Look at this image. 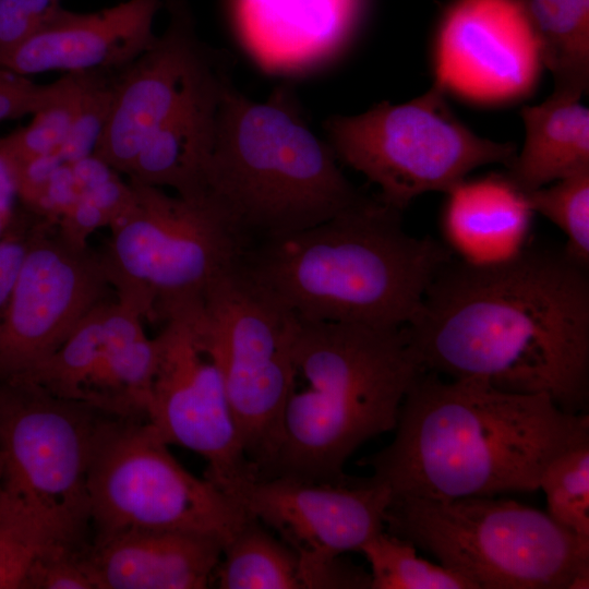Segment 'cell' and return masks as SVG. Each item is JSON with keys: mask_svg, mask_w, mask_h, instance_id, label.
Instances as JSON below:
<instances>
[{"mask_svg": "<svg viewBox=\"0 0 589 589\" xmlns=\"http://www.w3.org/2000/svg\"><path fill=\"white\" fill-rule=\"evenodd\" d=\"M406 329L424 370L587 410L589 272L563 247L528 243L493 264L454 255Z\"/></svg>", "mask_w": 589, "mask_h": 589, "instance_id": "1", "label": "cell"}, {"mask_svg": "<svg viewBox=\"0 0 589 589\" xmlns=\"http://www.w3.org/2000/svg\"><path fill=\"white\" fill-rule=\"evenodd\" d=\"M394 440L362 458L392 497L450 500L539 490L549 462L589 441L587 412L546 395L422 370L400 407Z\"/></svg>", "mask_w": 589, "mask_h": 589, "instance_id": "2", "label": "cell"}, {"mask_svg": "<svg viewBox=\"0 0 589 589\" xmlns=\"http://www.w3.org/2000/svg\"><path fill=\"white\" fill-rule=\"evenodd\" d=\"M378 196L248 249V273L301 321L405 327L453 252Z\"/></svg>", "mask_w": 589, "mask_h": 589, "instance_id": "3", "label": "cell"}, {"mask_svg": "<svg viewBox=\"0 0 589 589\" xmlns=\"http://www.w3.org/2000/svg\"><path fill=\"white\" fill-rule=\"evenodd\" d=\"M292 360L277 446L259 477L347 482L349 457L395 430L404 398L423 370L406 326L300 320Z\"/></svg>", "mask_w": 589, "mask_h": 589, "instance_id": "4", "label": "cell"}, {"mask_svg": "<svg viewBox=\"0 0 589 589\" xmlns=\"http://www.w3.org/2000/svg\"><path fill=\"white\" fill-rule=\"evenodd\" d=\"M203 195L248 244L320 225L363 202L286 85L255 101L230 80L203 171Z\"/></svg>", "mask_w": 589, "mask_h": 589, "instance_id": "5", "label": "cell"}, {"mask_svg": "<svg viewBox=\"0 0 589 589\" xmlns=\"http://www.w3.org/2000/svg\"><path fill=\"white\" fill-rule=\"evenodd\" d=\"M493 497H392L384 526L477 589L589 588L588 543L546 513Z\"/></svg>", "mask_w": 589, "mask_h": 589, "instance_id": "6", "label": "cell"}, {"mask_svg": "<svg viewBox=\"0 0 589 589\" xmlns=\"http://www.w3.org/2000/svg\"><path fill=\"white\" fill-rule=\"evenodd\" d=\"M104 416L24 380H0V508L46 548L88 546V471Z\"/></svg>", "mask_w": 589, "mask_h": 589, "instance_id": "7", "label": "cell"}, {"mask_svg": "<svg viewBox=\"0 0 589 589\" xmlns=\"http://www.w3.org/2000/svg\"><path fill=\"white\" fill-rule=\"evenodd\" d=\"M218 368L243 449L261 474L275 453L294 380L299 317L261 286L242 260L219 274L179 313Z\"/></svg>", "mask_w": 589, "mask_h": 589, "instance_id": "8", "label": "cell"}, {"mask_svg": "<svg viewBox=\"0 0 589 589\" xmlns=\"http://www.w3.org/2000/svg\"><path fill=\"white\" fill-rule=\"evenodd\" d=\"M130 209L110 226L99 254L117 299L144 318L164 321L197 302L240 262L248 244L206 196H171L130 179Z\"/></svg>", "mask_w": 589, "mask_h": 589, "instance_id": "9", "label": "cell"}, {"mask_svg": "<svg viewBox=\"0 0 589 589\" xmlns=\"http://www.w3.org/2000/svg\"><path fill=\"white\" fill-rule=\"evenodd\" d=\"M446 91L435 79L410 101L330 116L324 121L326 141L338 161L365 176L378 199L401 212L424 193H448L479 167H508L516 146L472 132L452 111Z\"/></svg>", "mask_w": 589, "mask_h": 589, "instance_id": "10", "label": "cell"}, {"mask_svg": "<svg viewBox=\"0 0 589 589\" xmlns=\"http://www.w3.org/2000/svg\"><path fill=\"white\" fill-rule=\"evenodd\" d=\"M168 446L147 419L101 417L88 471L94 539L127 529H167L226 544L242 528L250 517L243 507L188 471Z\"/></svg>", "mask_w": 589, "mask_h": 589, "instance_id": "11", "label": "cell"}, {"mask_svg": "<svg viewBox=\"0 0 589 589\" xmlns=\"http://www.w3.org/2000/svg\"><path fill=\"white\" fill-rule=\"evenodd\" d=\"M165 32L120 70L111 112L94 155L128 175L145 142L231 79L227 63L200 40L184 0H165Z\"/></svg>", "mask_w": 589, "mask_h": 589, "instance_id": "12", "label": "cell"}, {"mask_svg": "<svg viewBox=\"0 0 589 589\" xmlns=\"http://www.w3.org/2000/svg\"><path fill=\"white\" fill-rule=\"evenodd\" d=\"M41 219L14 287L0 306V380L52 354L111 288L100 255L75 247Z\"/></svg>", "mask_w": 589, "mask_h": 589, "instance_id": "13", "label": "cell"}, {"mask_svg": "<svg viewBox=\"0 0 589 589\" xmlns=\"http://www.w3.org/2000/svg\"><path fill=\"white\" fill-rule=\"evenodd\" d=\"M155 337L157 362L146 419L169 445L200 455L205 478L226 491L257 477L242 446L223 376L180 317Z\"/></svg>", "mask_w": 589, "mask_h": 589, "instance_id": "14", "label": "cell"}, {"mask_svg": "<svg viewBox=\"0 0 589 589\" xmlns=\"http://www.w3.org/2000/svg\"><path fill=\"white\" fill-rule=\"evenodd\" d=\"M226 493L294 551L302 589L318 566L360 551L384 530L392 498L389 489L370 477L342 483L253 477Z\"/></svg>", "mask_w": 589, "mask_h": 589, "instance_id": "15", "label": "cell"}, {"mask_svg": "<svg viewBox=\"0 0 589 589\" xmlns=\"http://www.w3.org/2000/svg\"><path fill=\"white\" fill-rule=\"evenodd\" d=\"M541 64L531 27L513 0H455L440 24L435 79L481 100L516 97Z\"/></svg>", "mask_w": 589, "mask_h": 589, "instance_id": "16", "label": "cell"}, {"mask_svg": "<svg viewBox=\"0 0 589 589\" xmlns=\"http://www.w3.org/2000/svg\"><path fill=\"white\" fill-rule=\"evenodd\" d=\"M164 0H128L97 12L62 9L23 45L0 58V69L27 76L47 71L120 70L156 39Z\"/></svg>", "mask_w": 589, "mask_h": 589, "instance_id": "17", "label": "cell"}, {"mask_svg": "<svg viewBox=\"0 0 589 589\" xmlns=\"http://www.w3.org/2000/svg\"><path fill=\"white\" fill-rule=\"evenodd\" d=\"M366 0H230L237 33L264 69L312 70L336 57L362 21Z\"/></svg>", "mask_w": 589, "mask_h": 589, "instance_id": "18", "label": "cell"}, {"mask_svg": "<svg viewBox=\"0 0 589 589\" xmlns=\"http://www.w3.org/2000/svg\"><path fill=\"white\" fill-rule=\"evenodd\" d=\"M224 542L167 529H127L87 549L97 589H202L213 582Z\"/></svg>", "mask_w": 589, "mask_h": 589, "instance_id": "19", "label": "cell"}, {"mask_svg": "<svg viewBox=\"0 0 589 589\" xmlns=\"http://www.w3.org/2000/svg\"><path fill=\"white\" fill-rule=\"evenodd\" d=\"M447 194L442 215L444 243L472 264H493L529 242L534 214L506 175L464 180Z\"/></svg>", "mask_w": 589, "mask_h": 589, "instance_id": "20", "label": "cell"}, {"mask_svg": "<svg viewBox=\"0 0 589 589\" xmlns=\"http://www.w3.org/2000/svg\"><path fill=\"white\" fill-rule=\"evenodd\" d=\"M143 320L128 303L119 300L107 303L105 346L83 387L80 402L110 417L146 419L157 345L155 338L146 336Z\"/></svg>", "mask_w": 589, "mask_h": 589, "instance_id": "21", "label": "cell"}, {"mask_svg": "<svg viewBox=\"0 0 589 589\" xmlns=\"http://www.w3.org/2000/svg\"><path fill=\"white\" fill-rule=\"evenodd\" d=\"M578 97L553 92L543 103L525 106V141L506 177L529 192L589 169V110Z\"/></svg>", "mask_w": 589, "mask_h": 589, "instance_id": "22", "label": "cell"}, {"mask_svg": "<svg viewBox=\"0 0 589 589\" xmlns=\"http://www.w3.org/2000/svg\"><path fill=\"white\" fill-rule=\"evenodd\" d=\"M527 19L554 91L580 98L589 85V0H513Z\"/></svg>", "mask_w": 589, "mask_h": 589, "instance_id": "23", "label": "cell"}, {"mask_svg": "<svg viewBox=\"0 0 589 589\" xmlns=\"http://www.w3.org/2000/svg\"><path fill=\"white\" fill-rule=\"evenodd\" d=\"M213 582L220 589H302L294 551L252 516L225 544Z\"/></svg>", "mask_w": 589, "mask_h": 589, "instance_id": "24", "label": "cell"}, {"mask_svg": "<svg viewBox=\"0 0 589 589\" xmlns=\"http://www.w3.org/2000/svg\"><path fill=\"white\" fill-rule=\"evenodd\" d=\"M107 303L104 301L94 308L52 354L17 380L35 383L55 396L80 401L105 346Z\"/></svg>", "mask_w": 589, "mask_h": 589, "instance_id": "25", "label": "cell"}, {"mask_svg": "<svg viewBox=\"0 0 589 589\" xmlns=\"http://www.w3.org/2000/svg\"><path fill=\"white\" fill-rule=\"evenodd\" d=\"M416 545L381 531L360 549L370 564L371 589H477L466 577L417 555Z\"/></svg>", "mask_w": 589, "mask_h": 589, "instance_id": "26", "label": "cell"}, {"mask_svg": "<svg viewBox=\"0 0 589 589\" xmlns=\"http://www.w3.org/2000/svg\"><path fill=\"white\" fill-rule=\"evenodd\" d=\"M82 93L80 72H68L52 83L47 103L24 128L0 137V156L7 163L57 154L74 121Z\"/></svg>", "mask_w": 589, "mask_h": 589, "instance_id": "27", "label": "cell"}, {"mask_svg": "<svg viewBox=\"0 0 589 589\" xmlns=\"http://www.w3.org/2000/svg\"><path fill=\"white\" fill-rule=\"evenodd\" d=\"M539 489L545 494L551 519L589 544V441L553 458L541 474Z\"/></svg>", "mask_w": 589, "mask_h": 589, "instance_id": "28", "label": "cell"}, {"mask_svg": "<svg viewBox=\"0 0 589 589\" xmlns=\"http://www.w3.org/2000/svg\"><path fill=\"white\" fill-rule=\"evenodd\" d=\"M522 194L534 215L560 228L565 251L589 266V169Z\"/></svg>", "mask_w": 589, "mask_h": 589, "instance_id": "29", "label": "cell"}, {"mask_svg": "<svg viewBox=\"0 0 589 589\" xmlns=\"http://www.w3.org/2000/svg\"><path fill=\"white\" fill-rule=\"evenodd\" d=\"M120 70L80 72L79 108L69 134L57 151L63 164L70 165L94 154L109 120Z\"/></svg>", "mask_w": 589, "mask_h": 589, "instance_id": "30", "label": "cell"}, {"mask_svg": "<svg viewBox=\"0 0 589 589\" xmlns=\"http://www.w3.org/2000/svg\"><path fill=\"white\" fill-rule=\"evenodd\" d=\"M87 549L43 550L32 564L23 589H97Z\"/></svg>", "mask_w": 589, "mask_h": 589, "instance_id": "31", "label": "cell"}, {"mask_svg": "<svg viewBox=\"0 0 589 589\" xmlns=\"http://www.w3.org/2000/svg\"><path fill=\"white\" fill-rule=\"evenodd\" d=\"M45 549L20 518L0 509V589H23L34 560Z\"/></svg>", "mask_w": 589, "mask_h": 589, "instance_id": "32", "label": "cell"}, {"mask_svg": "<svg viewBox=\"0 0 589 589\" xmlns=\"http://www.w3.org/2000/svg\"><path fill=\"white\" fill-rule=\"evenodd\" d=\"M61 10L60 0H0V58L44 29Z\"/></svg>", "mask_w": 589, "mask_h": 589, "instance_id": "33", "label": "cell"}, {"mask_svg": "<svg viewBox=\"0 0 589 589\" xmlns=\"http://www.w3.org/2000/svg\"><path fill=\"white\" fill-rule=\"evenodd\" d=\"M39 221L40 218L37 216L31 221L28 216L21 217L15 213L0 238V306L7 301L14 287Z\"/></svg>", "mask_w": 589, "mask_h": 589, "instance_id": "34", "label": "cell"}, {"mask_svg": "<svg viewBox=\"0 0 589 589\" xmlns=\"http://www.w3.org/2000/svg\"><path fill=\"white\" fill-rule=\"evenodd\" d=\"M52 83L36 84L27 76L13 73L0 84V122L34 115L49 99Z\"/></svg>", "mask_w": 589, "mask_h": 589, "instance_id": "35", "label": "cell"}, {"mask_svg": "<svg viewBox=\"0 0 589 589\" xmlns=\"http://www.w3.org/2000/svg\"><path fill=\"white\" fill-rule=\"evenodd\" d=\"M57 232L75 247H87V237L97 228L109 225L104 212L86 195H81L58 218Z\"/></svg>", "mask_w": 589, "mask_h": 589, "instance_id": "36", "label": "cell"}, {"mask_svg": "<svg viewBox=\"0 0 589 589\" xmlns=\"http://www.w3.org/2000/svg\"><path fill=\"white\" fill-rule=\"evenodd\" d=\"M17 197L15 181L9 164L0 156V212L13 215Z\"/></svg>", "mask_w": 589, "mask_h": 589, "instance_id": "37", "label": "cell"}, {"mask_svg": "<svg viewBox=\"0 0 589 589\" xmlns=\"http://www.w3.org/2000/svg\"><path fill=\"white\" fill-rule=\"evenodd\" d=\"M15 213L13 215H7V214L0 212V238L4 233L7 228L9 227V225L12 221Z\"/></svg>", "mask_w": 589, "mask_h": 589, "instance_id": "38", "label": "cell"}, {"mask_svg": "<svg viewBox=\"0 0 589 589\" xmlns=\"http://www.w3.org/2000/svg\"><path fill=\"white\" fill-rule=\"evenodd\" d=\"M12 74H13V72L0 69V84L4 83L7 80H9Z\"/></svg>", "mask_w": 589, "mask_h": 589, "instance_id": "39", "label": "cell"}]
</instances>
